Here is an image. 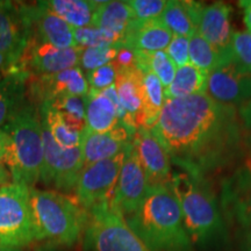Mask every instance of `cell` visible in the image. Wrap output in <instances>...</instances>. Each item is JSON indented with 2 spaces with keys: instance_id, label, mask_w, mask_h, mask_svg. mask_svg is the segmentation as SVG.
<instances>
[{
  "instance_id": "cell-3",
  "label": "cell",
  "mask_w": 251,
  "mask_h": 251,
  "mask_svg": "<svg viewBox=\"0 0 251 251\" xmlns=\"http://www.w3.org/2000/svg\"><path fill=\"white\" fill-rule=\"evenodd\" d=\"M1 130L9 139L5 164L8 166L13 184L33 188L41 180L45 161L39 107L27 100Z\"/></svg>"
},
{
  "instance_id": "cell-1",
  "label": "cell",
  "mask_w": 251,
  "mask_h": 251,
  "mask_svg": "<svg viewBox=\"0 0 251 251\" xmlns=\"http://www.w3.org/2000/svg\"><path fill=\"white\" fill-rule=\"evenodd\" d=\"M151 130L180 170L200 177L230 161L241 143L234 106L207 93L165 99Z\"/></svg>"
},
{
  "instance_id": "cell-14",
  "label": "cell",
  "mask_w": 251,
  "mask_h": 251,
  "mask_svg": "<svg viewBox=\"0 0 251 251\" xmlns=\"http://www.w3.org/2000/svg\"><path fill=\"white\" fill-rule=\"evenodd\" d=\"M206 93L224 105H243L251 99V74L241 70L234 62L222 65L208 75Z\"/></svg>"
},
{
  "instance_id": "cell-40",
  "label": "cell",
  "mask_w": 251,
  "mask_h": 251,
  "mask_svg": "<svg viewBox=\"0 0 251 251\" xmlns=\"http://www.w3.org/2000/svg\"><path fill=\"white\" fill-rule=\"evenodd\" d=\"M18 59L11 57V56L0 54V76L12 70L18 64Z\"/></svg>"
},
{
  "instance_id": "cell-18",
  "label": "cell",
  "mask_w": 251,
  "mask_h": 251,
  "mask_svg": "<svg viewBox=\"0 0 251 251\" xmlns=\"http://www.w3.org/2000/svg\"><path fill=\"white\" fill-rule=\"evenodd\" d=\"M222 205L241 227L251 231V158L225 181Z\"/></svg>"
},
{
  "instance_id": "cell-2",
  "label": "cell",
  "mask_w": 251,
  "mask_h": 251,
  "mask_svg": "<svg viewBox=\"0 0 251 251\" xmlns=\"http://www.w3.org/2000/svg\"><path fill=\"white\" fill-rule=\"evenodd\" d=\"M125 219L149 251H192L171 183L150 186L139 208Z\"/></svg>"
},
{
  "instance_id": "cell-16",
  "label": "cell",
  "mask_w": 251,
  "mask_h": 251,
  "mask_svg": "<svg viewBox=\"0 0 251 251\" xmlns=\"http://www.w3.org/2000/svg\"><path fill=\"white\" fill-rule=\"evenodd\" d=\"M131 142L150 186L170 184L172 178L170 156L161 141L152 133L151 128L140 127Z\"/></svg>"
},
{
  "instance_id": "cell-5",
  "label": "cell",
  "mask_w": 251,
  "mask_h": 251,
  "mask_svg": "<svg viewBox=\"0 0 251 251\" xmlns=\"http://www.w3.org/2000/svg\"><path fill=\"white\" fill-rule=\"evenodd\" d=\"M172 190L179 202L185 229L191 241L206 244L224 230L221 213L214 192L205 177L179 170L172 174Z\"/></svg>"
},
{
  "instance_id": "cell-39",
  "label": "cell",
  "mask_w": 251,
  "mask_h": 251,
  "mask_svg": "<svg viewBox=\"0 0 251 251\" xmlns=\"http://www.w3.org/2000/svg\"><path fill=\"white\" fill-rule=\"evenodd\" d=\"M113 63H114L117 70L136 67V51L134 49L127 48V47H121Z\"/></svg>"
},
{
  "instance_id": "cell-41",
  "label": "cell",
  "mask_w": 251,
  "mask_h": 251,
  "mask_svg": "<svg viewBox=\"0 0 251 251\" xmlns=\"http://www.w3.org/2000/svg\"><path fill=\"white\" fill-rule=\"evenodd\" d=\"M8 146H9L8 136L6 135L4 130L0 129V162L4 163V164L6 163V159H7Z\"/></svg>"
},
{
  "instance_id": "cell-31",
  "label": "cell",
  "mask_w": 251,
  "mask_h": 251,
  "mask_svg": "<svg viewBox=\"0 0 251 251\" xmlns=\"http://www.w3.org/2000/svg\"><path fill=\"white\" fill-rule=\"evenodd\" d=\"M188 56H190L191 64L196 65L197 68L207 72L208 75L225 65L214 48L197 31L190 37Z\"/></svg>"
},
{
  "instance_id": "cell-34",
  "label": "cell",
  "mask_w": 251,
  "mask_h": 251,
  "mask_svg": "<svg viewBox=\"0 0 251 251\" xmlns=\"http://www.w3.org/2000/svg\"><path fill=\"white\" fill-rule=\"evenodd\" d=\"M233 62L241 70L251 74V33L235 31L231 36Z\"/></svg>"
},
{
  "instance_id": "cell-35",
  "label": "cell",
  "mask_w": 251,
  "mask_h": 251,
  "mask_svg": "<svg viewBox=\"0 0 251 251\" xmlns=\"http://www.w3.org/2000/svg\"><path fill=\"white\" fill-rule=\"evenodd\" d=\"M131 11L134 19L136 20H156L161 18L166 7V0H130L127 1Z\"/></svg>"
},
{
  "instance_id": "cell-33",
  "label": "cell",
  "mask_w": 251,
  "mask_h": 251,
  "mask_svg": "<svg viewBox=\"0 0 251 251\" xmlns=\"http://www.w3.org/2000/svg\"><path fill=\"white\" fill-rule=\"evenodd\" d=\"M146 61L147 67L161 80L165 90L172 83L176 71H177L174 61L166 54V51H156L152 54L146 52Z\"/></svg>"
},
{
  "instance_id": "cell-20",
  "label": "cell",
  "mask_w": 251,
  "mask_h": 251,
  "mask_svg": "<svg viewBox=\"0 0 251 251\" xmlns=\"http://www.w3.org/2000/svg\"><path fill=\"white\" fill-rule=\"evenodd\" d=\"M172 36L174 34L159 19L147 21L134 19L120 45L137 51L152 54L156 51H164L170 45Z\"/></svg>"
},
{
  "instance_id": "cell-24",
  "label": "cell",
  "mask_w": 251,
  "mask_h": 251,
  "mask_svg": "<svg viewBox=\"0 0 251 251\" xmlns=\"http://www.w3.org/2000/svg\"><path fill=\"white\" fill-rule=\"evenodd\" d=\"M86 100L87 129L94 133H107L120 124L114 105L102 92L90 90Z\"/></svg>"
},
{
  "instance_id": "cell-10",
  "label": "cell",
  "mask_w": 251,
  "mask_h": 251,
  "mask_svg": "<svg viewBox=\"0 0 251 251\" xmlns=\"http://www.w3.org/2000/svg\"><path fill=\"white\" fill-rule=\"evenodd\" d=\"M149 188L148 178L131 142L125 150L124 163L114 196L111 200L112 205L124 215V218H127L139 208L148 194Z\"/></svg>"
},
{
  "instance_id": "cell-13",
  "label": "cell",
  "mask_w": 251,
  "mask_h": 251,
  "mask_svg": "<svg viewBox=\"0 0 251 251\" xmlns=\"http://www.w3.org/2000/svg\"><path fill=\"white\" fill-rule=\"evenodd\" d=\"M230 12L229 5L214 2L202 5L197 19V33L214 48L224 64L233 62Z\"/></svg>"
},
{
  "instance_id": "cell-32",
  "label": "cell",
  "mask_w": 251,
  "mask_h": 251,
  "mask_svg": "<svg viewBox=\"0 0 251 251\" xmlns=\"http://www.w3.org/2000/svg\"><path fill=\"white\" fill-rule=\"evenodd\" d=\"M120 43H103L91 48L81 49L79 56V68L86 72L102 67L113 62L117 57Z\"/></svg>"
},
{
  "instance_id": "cell-27",
  "label": "cell",
  "mask_w": 251,
  "mask_h": 251,
  "mask_svg": "<svg viewBox=\"0 0 251 251\" xmlns=\"http://www.w3.org/2000/svg\"><path fill=\"white\" fill-rule=\"evenodd\" d=\"M40 120L42 126L48 129L57 144L63 148H77L80 147L81 131L71 127L64 118L56 109L46 101L39 106Z\"/></svg>"
},
{
  "instance_id": "cell-26",
  "label": "cell",
  "mask_w": 251,
  "mask_h": 251,
  "mask_svg": "<svg viewBox=\"0 0 251 251\" xmlns=\"http://www.w3.org/2000/svg\"><path fill=\"white\" fill-rule=\"evenodd\" d=\"M208 74L187 63L176 71L172 83L164 90L165 99L185 98L193 94L206 93Z\"/></svg>"
},
{
  "instance_id": "cell-38",
  "label": "cell",
  "mask_w": 251,
  "mask_h": 251,
  "mask_svg": "<svg viewBox=\"0 0 251 251\" xmlns=\"http://www.w3.org/2000/svg\"><path fill=\"white\" fill-rule=\"evenodd\" d=\"M188 47H190V39L183 36H172V40L166 48V54L170 56L175 64L183 67L190 62L188 56Z\"/></svg>"
},
{
  "instance_id": "cell-43",
  "label": "cell",
  "mask_w": 251,
  "mask_h": 251,
  "mask_svg": "<svg viewBox=\"0 0 251 251\" xmlns=\"http://www.w3.org/2000/svg\"><path fill=\"white\" fill-rule=\"evenodd\" d=\"M241 118L246 127L251 130V99L241 106Z\"/></svg>"
},
{
  "instance_id": "cell-28",
  "label": "cell",
  "mask_w": 251,
  "mask_h": 251,
  "mask_svg": "<svg viewBox=\"0 0 251 251\" xmlns=\"http://www.w3.org/2000/svg\"><path fill=\"white\" fill-rule=\"evenodd\" d=\"M164 87L161 80L152 71L143 74L142 111L140 117V127L152 128L158 120L164 103Z\"/></svg>"
},
{
  "instance_id": "cell-22",
  "label": "cell",
  "mask_w": 251,
  "mask_h": 251,
  "mask_svg": "<svg viewBox=\"0 0 251 251\" xmlns=\"http://www.w3.org/2000/svg\"><path fill=\"white\" fill-rule=\"evenodd\" d=\"M134 14L127 1H98L92 26L101 31L111 43H121Z\"/></svg>"
},
{
  "instance_id": "cell-37",
  "label": "cell",
  "mask_w": 251,
  "mask_h": 251,
  "mask_svg": "<svg viewBox=\"0 0 251 251\" xmlns=\"http://www.w3.org/2000/svg\"><path fill=\"white\" fill-rule=\"evenodd\" d=\"M74 36L75 42H76V47L80 50L99 45H103V43H111L108 42L105 36H103L101 31L94 26L74 28Z\"/></svg>"
},
{
  "instance_id": "cell-36",
  "label": "cell",
  "mask_w": 251,
  "mask_h": 251,
  "mask_svg": "<svg viewBox=\"0 0 251 251\" xmlns=\"http://www.w3.org/2000/svg\"><path fill=\"white\" fill-rule=\"evenodd\" d=\"M86 79L89 83L90 90L101 92V91L115 84L117 68H115L114 63L111 62L108 64L102 65V67L94 69L92 71L86 72Z\"/></svg>"
},
{
  "instance_id": "cell-30",
  "label": "cell",
  "mask_w": 251,
  "mask_h": 251,
  "mask_svg": "<svg viewBox=\"0 0 251 251\" xmlns=\"http://www.w3.org/2000/svg\"><path fill=\"white\" fill-rule=\"evenodd\" d=\"M86 96H63L48 102L74 129L83 131L86 128Z\"/></svg>"
},
{
  "instance_id": "cell-46",
  "label": "cell",
  "mask_w": 251,
  "mask_h": 251,
  "mask_svg": "<svg viewBox=\"0 0 251 251\" xmlns=\"http://www.w3.org/2000/svg\"><path fill=\"white\" fill-rule=\"evenodd\" d=\"M242 251H251V231H248L246 242L243 244Z\"/></svg>"
},
{
  "instance_id": "cell-12",
  "label": "cell",
  "mask_w": 251,
  "mask_h": 251,
  "mask_svg": "<svg viewBox=\"0 0 251 251\" xmlns=\"http://www.w3.org/2000/svg\"><path fill=\"white\" fill-rule=\"evenodd\" d=\"M90 92L86 76L79 67L52 75L30 76L27 85V98L39 106L45 101L63 96L85 97Z\"/></svg>"
},
{
  "instance_id": "cell-6",
  "label": "cell",
  "mask_w": 251,
  "mask_h": 251,
  "mask_svg": "<svg viewBox=\"0 0 251 251\" xmlns=\"http://www.w3.org/2000/svg\"><path fill=\"white\" fill-rule=\"evenodd\" d=\"M87 212L89 220L83 236L85 250L149 251L112 201L93 206Z\"/></svg>"
},
{
  "instance_id": "cell-23",
  "label": "cell",
  "mask_w": 251,
  "mask_h": 251,
  "mask_svg": "<svg viewBox=\"0 0 251 251\" xmlns=\"http://www.w3.org/2000/svg\"><path fill=\"white\" fill-rule=\"evenodd\" d=\"M115 89L124 108L140 128L143 98V72L136 67L117 70Z\"/></svg>"
},
{
  "instance_id": "cell-11",
  "label": "cell",
  "mask_w": 251,
  "mask_h": 251,
  "mask_svg": "<svg viewBox=\"0 0 251 251\" xmlns=\"http://www.w3.org/2000/svg\"><path fill=\"white\" fill-rule=\"evenodd\" d=\"M80 49H62L31 36L19 67L30 76H43L79 67Z\"/></svg>"
},
{
  "instance_id": "cell-45",
  "label": "cell",
  "mask_w": 251,
  "mask_h": 251,
  "mask_svg": "<svg viewBox=\"0 0 251 251\" xmlns=\"http://www.w3.org/2000/svg\"><path fill=\"white\" fill-rule=\"evenodd\" d=\"M52 247H55V246H52V244H50V243L36 244V242H35V243L30 244V246L24 248L21 251H52V249H51Z\"/></svg>"
},
{
  "instance_id": "cell-4",
  "label": "cell",
  "mask_w": 251,
  "mask_h": 251,
  "mask_svg": "<svg viewBox=\"0 0 251 251\" xmlns=\"http://www.w3.org/2000/svg\"><path fill=\"white\" fill-rule=\"evenodd\" d=\"M30 206L37 241L71 247L84 236L89 212L71 197L54 191L30 188Z\"/></svg>"
},
{
  "instance_id": "cell-17",
  "label": "cell",
  "mask_w": 251,
  "mask_h": 251,
  "mask_svg": "<svg viewBox=\"0 0 251 251\" xmlns=\"http://www.w3.org/2000/svg\"><path fill=\"white\" fill-rule=\"evenodd\" d=\"M24 6L31 29V36L57 48H77L74 28L70 25L48 11L40 1L35 5L25 4Z\"/></svg>"
},
{
  "instance_id": "cell-42",
  "label": "cell",
  "mask_w": 251,
  "mask_h": 251,
  "mask_svg": "<svg viewBox=\"0 0 251 251\" xmlns=\"http://www.w3.org/2000/svg\"><path fill=\"white\" fill-rule=\"evenodd\" d=\"M240 7L243 9V20L248 28V30L251 33V0H242L238 2Z\"/></svg>"
},
{
  "instance_id": "cell-19",
  "label": "cell",
  "mask_w": 251,
  "mask_h": 251,
  "mask_svg": "<svg viewBox=\"0 0 251 251\" xmlns=\"http://www.w3.org/2000/svg\"><path fill=\"white\" fill-rule=\"evenodd\" d=\"M133 137L134 135L121 122L107 133H94L85 128L81 131L80 141L84 168L125 152Z\"/></svg>"
},
{
  "instance_id": "cell-25",
  "label": "cell",
  "mask_w": 251,
  "mask_h": 251,
  "mask_svg": "<svg viewBox=\"0 0 251 251\" xmlns=\"http://www.w3.org/2000/svg\"><path fill=\"white\" fill-rule=\"evenodd\" d=\"M40 2L72 28L92 26L94 12L98 7V1L90 0H47Z\"/></svg>"
},
{
  "instance_id": "cell-9",
  "label": "cell",
  "mask_w": 251,
  "mask_h": 251,
  "mask_svg": "<svg viewBox=\"0 0 251 251\" xmlns=\"http://www.w3.org/2000/svg\"><path fill=\"white\" fill-rule=\"evenodd\" d=\"M125 152L85 166L78 179L76 199L84 208L90 209L99 203L111 201L117 187Z\"/></svg>"
},
{
  "instance_id": "cell-15",
  "label": "cell",
  "mask_w": 251,
  "mask_h": 251,
  "mask_svg": "<svg viewBox=\"0 0 251 251\" xmlns=\"http://www.w3.org/2000/svg\"><path fill=\"white\" fill-rule=\"evenodd\" d=\"M31 39L23 2L0 1V54L20 61Z\"/></svg>"
},
{
  "instance_id": "cell-47",
  "label": "cell",
  "mask_w": 251,
  "mask_h": 251,
  "mask_svg": "<svg viewBox=\"0 0 251 251\" xmlns=\"http://www.w3.org/2000/svg\"><path fill=\"white\" fill-rule=\"evenodd\" d=\"M23 249L15 247H8V246H2L0 244V251H21Z\"/></svg>"
},
{
  "instance_id": "cell-7",
  "label": "cell",
  "mask_w": 251,
  "mask_h": 251,
  "mask_svg": "<svg viewBox=\"0 0 251 251\" xmlns=\"http://www.w3.org/2000/svg\"><path fill=\"white\" fill-rule=\"evenodd\" d=\"M37 241L30 206V188L25 185L0 186V244L24 249Z\"/></svg>"
},
{
  "instance_id": "cell-21",
  "label": "cell",
  "mask_w": 251,
  "mask_h": 251,
  "mask_svg": "<svg viewBox=\"0 0 251 251\" xmlns=\"http://www.w3.org/2000/svg\"><path fill=\"white\" fill-rule=\"evenodd\" d=\"M30 75L19 67L0 76V129L5 127L28 100L27 85Z\"/></svg>"
},
{
  "instance_id": "cell-44",
  "label": "cell",
  "mask_w": 251,
  "mask_h": 251,
  "mask_svg": "<svg viewBox=\"0 0 251 251\" xmlns=\"http://www.w3.org/2000/svg\"><path fill=\"white\" fill-rule=\"evenodd\" d=\"M11 180H12L11 172H9L7 166H6L4 163L0 162V186L8 185Z\"/></svg>"
},
{
  "instance_id": "cell-29",
  "label": "cell",
  "mask_w": 251,
  "mask_h": 251,
  "mask_svg": "<svg viewBox=\"0 0 251 251\" xmlns=\"http://www.w3.org/2000/svg\"><path fill=\"white\" fill-rule=\"evenodd\" d=\"M159 20L176 36L190 39L197 31L185 1L169 0Z\"/></svg>"
},
{
  "instance_id": "cell-8",
  "label": "cell",
  "mask_w": 251,
  "mask_h": 251,
  "mask_svg": "<svg viewBox=\"0 0 251 251\" xmlns=\"http://www.w3.org/2000/svg\"><path fill=\"white\" fill-rule=\"evenodd\" d=\"M42 137L45 161L41 180L47 186H51L58 191L71 192L72 190H76L78 179L84 169L80 147L63 148L52 139L45 126H42Z\"/></svg>"
}]
</instances>
